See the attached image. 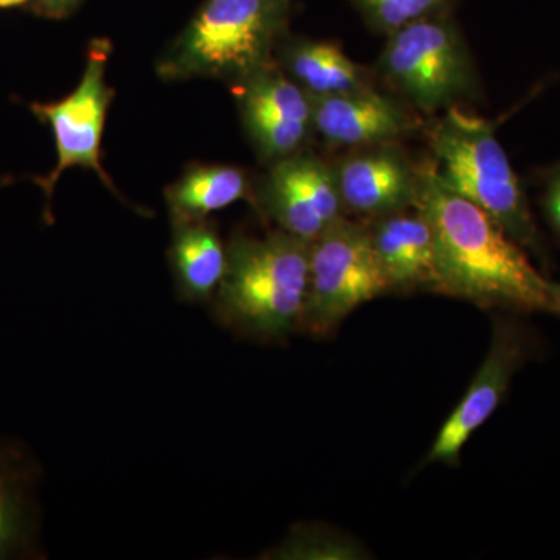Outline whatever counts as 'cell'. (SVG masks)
I'll list each match as a JSON object with an SVG mask.
<instances>
[{"instance_id":"22","label":"cell","mask_w":560,"mask_h":560,"mask_svg":"<svg viewBox=\"0 0 560 560\" xmlns=\"http://www.w3.org/2000/svg\"><path fill=\"white\" fill-rule=\"evenodd\" d=\"M548 312L560 316V283H552L550 287V307Z\"/></svg>"},{"instance_id":"12","label":"cell","mask_w":560,"mask_h":560,"mask_svg":"<svg viewBox=\"0 0 560 560\" xmlns=\"http://www.w3.org/2000/svg\"><path fill=\"white\" fill-rule=\"evenodd\" d=\"M312 101L313 130L334 147L355 150L399 142L422 128L408 103L374 86Z\"/></svg>"},{"instance_id":"2","label":"cell","mask_w":560,"mask_h":560,"mask_svg":"<svg viewBox=\"0 0 560 560\" xmlns=\"http://www.w3.org/2000/svg\"><path fill=\"white\" fill-rule=\"evenodd\" d=\"M311 243L279 230L235 237L213 298L221 326L259 341L283 340L300 329L308 285Z\"/></svg>"},{"instance_id":"18","label":"cell","mask_w":560,"mask_h":560,"mask_svg":"<svg viewBox=\"0 0 560 560\" xmlns=\"http://www.w3.org/2000/svg\"><path fill=\"white\" fill-rule=\"evenodd\" d=\"M456 2L458 0H349L368 27L383 36L423 18L448 13Z\"/></svg>"},{"instance_id":"5","label":"cell","mask_w":560,"mask_h":560,"mask_svg":"<svg viewBox=\"0 0 560 560\" xmlns=\"http://www.w3.org/2000/svg\"><path fill=\"white\" fill-rule=\"evenodd\" d=\"M377 70L412 109L433 116L477 97V70L452 11L386 36Z\"/></svg>"},{"instance_id":"1","label":"cell","mask_w":560,"mask_h":560,"mask_svg":"<svg viewBox=\"0 0 560 560\" xmlns=\"http://www.w3.org/2000/svg\"><path fill=\"white\" fill-rule=\"evenodd\" d=\"M415 208L436 245L438 293L512 312H548L551 282L485 210L448 189L430 158L419 164Z\"/></svg>"},{"instance_id":"16","label":"cell","mask_w":560,"mask_h":560,"mask_svg":"<svg viewBox=\"0 0 560 560\" xmlns=\"http://www.w3.org/2000/svg\"><path fill=\"white\" fill-rule=\"evenodd\" d=\"M250 197L248 175L231 165H209L187 173L167 190L175 224L202 221L217 210Z\"/></svg>"},{"instance_id":"8","label":"cell","mask_w":560,"mask_h":560,"mask_svg":"<svg viewBox=\"0 0 560 560\" xmlns=\"http://www.w3.org/2000/svg\"><path fill=\"white\" fill-rule=\"evenodd\" d=\"M534 349V338L522 320L501 316L493 324L492 341L480 371L471 381L458 407L453 410L423 464L456 466L471 434L488 422Z\"/></svg>"},{"instance_id":"6","label":"cell","mask_w":560,"mask_h":560,"mask_svg":"<svg viewBox=\"0 0 560 560\" xmlns=\"http://www.w3.org/2000/svg\"><path fill=\"white\" fill-rule=\"evenodd\" d=\"M389 291L370 228L342 217L311 243L307 296L298 330L327 337L360 305Z\"/></svg>"},{"instance_id":"14","label":"cell","mask_w":560,"mask_h":560,"mask_svg":"<svg viewBox=\"0 0 560 560\" xmlns=\"http://www.w3.org/2000/svg\"><path fill=\"white\" fill-rule=\"evenodd\" d=\"M370 232L390 290L440 289L433 231L418 209L372 221Z\"/></svg>"},{"instance_id":"20","label":"cell","mask_w":560,"mask_h":560,"mask_svg":"<svg viewBox=\"0 0 560 560\" xmlns=\"http://www.w3.org/2000/svg\"><path fill=\"white\" fill-rule=\"evenodd\" d=\"M540 205L545 219L560 238V162H556L540 172Z\"/></svg>"},{"instance_id":"10","label":"cell","mask_w":560,"mask_h":560,"mask_svg":"<svg viewBox=\"0 0 560 560\" xmlns=\"http://www.w3.org/2000/svg\"><path fill=\"white\" fill-rule=\"evenodd\" d=\"M334 167L349 212L375 220L416 206L419 165L399 142L355 149Z\"/></svg>"},{"instance_id":"11","label":"cell","mask_w":560,"mask_h":560,"mask_svg":"<svg viewBox=\"0 0 560 560\" xmlns=\"http://www.w3.org/2000/svg\"><path fill=\"white\" fill-rule=\"evenodd\" d=\"M242 113L250 139L268 160L300 153L313 130V101L270 66L242 84Z\"/></svg>"},{"instance_id":"9","label":"cell","mask_w":560,"mask_h":560,"mask_svg":"<svg viewBox=\"0 0 560 560\" xmlns=\"http://www.w3.org/2000/svg\"><path fill=\"white\" fill-rule=\"evenodd\" d=\"M264 206L280 230L308 243L345 217L334 165L301 151L276 161Z\"/></svg>"},{"instance_id":"7","label":"cell","mask_w":560,"mask_h":560,"mask_svg":"<svg viewBox=\"0 0 560 560\" xmlns=\"http://www.w3.org/2000/svg\"><path fill=\"white\" fill-rule=\"evenodd\" d=\"M108 55L109 44L97 40L91 47L83 79L72 94L58 102H35L31 105L32 113L49 125L57 147V164L46 176L35 179L46 197L44 219L47 223L54 221L50 206L55 187L69 168H90L120 197L101 160L103 131L114 95L105 79Z\"/></svg>"},{"instance_id":"21","label":"cell","mask_w":560,"mask_h":560,"mask_svg":"<svg viewBox=\"0 0 560 560\" xmlns=\"http://www.w3.org/2000/svg\"><path fill=\"white\" fill-rule=\"evenodd\" d=\"M79 2L80 0H36V10L43 16L61 18Z\"/></svg>"},{"instance_id":"3","label":"cell","mask_w":560,"mask_h":560,"mask_svg":"<svg viewBox=\"0 0 560 560\" xmlns=\"http://www.w3.org/2000/svg\"><path fill=\"white\" fill-rule=\"evenodd\" d=\"M427 136L441 183L485 210L523 249L545 259L539 228L495 125L452 106L430 125Z\"/></svg>"},{"instance_id":"13","label":"cell","mask_w":560,"mask_h":560,"mask_svg":"<svg viewBox=\"0 0 560 560\" xmlns=\"http://www.w3.org/2000/svg\"><path fill=\"white\" fill-rule=\"evenodd\" d=\"M40 467L21 442L0 436V560L44 559Z\"/></svg>"},{"instance_id":"15","label":"cell","mask_w":560,"mask_h":560,"mask_svg":"<svg viewBox=\"0 0 560 560\" xmlns=\"http://www.w3.org/2000/svg\"><path fill=\"white\" fill-rule=\"evenodd\" d=\"M171 260L183 301L208 304L215 298L228 265V246L209 221L175 224Z\"/></svg>"},{"instance_id":"19","label":"cell","mask_w":560,"mask_h":560,"mask_svg":"<svg viewBox=\"0 0 560 560\" xmlns=\"http://www.w3.org/2000/svg\"><path fill=\"white\" fill-rule=\"evenodd\" d=\"M363 548L324 529H301L280 547L282 559H361Z\"/></svg>"},{"instance_id":"23","label":"cell","mask_w":560,"mask_h":560,"mask_svg":"<svg viewBox=\"0 0 560 560\" xmlns=\"http://www.w3.org/2000/svg\"><path fill=\"white\" fill-rule=\"evenodd\" d=\"M28 0H0V9H13V7L24 5Z\"/></svg>"},{"instance_id":"17","label":"cell","mask_w":560,"mask_h":560,"mask_svg":"<svg viewBox=\"0 0 560 560\" xmlns=\"http://www.w3.org/2000/svg\"><path fill=\"white\" fill-rule=\"evenodd\" d=\"M287 66L293 80L312 95L348 94L374 86L366 69L350 60L337 43L307 40L291 47Z\"/></svg>"},{"instance_id":"24","label":"cell","mask_w":560,"mask_h":560,"mask_svg":"<svg viewBox=\"0 0 560 560\" xmlns=\"http://www.w3.org/2000/svg\"><path fill=\"white\" fill-rule=\"evenodd\" d=\"M9 183V180H7L5 178H0V186H2V184H7Z\"/></svg>"},{"instance_id":"4","label":"cell","mask_w":560,"mask_h":560,"mask_svg":"<svg viewBox=\"0 0 560 560\" xmlns=\"http://www.w3.org/2000/svg\"><path fill=\"white\" fill-rule=\"evenodd\" d=\"M290 0H209L161 65L171 79L246 80L270 68Z\"/></svg>"}]
</instances>
